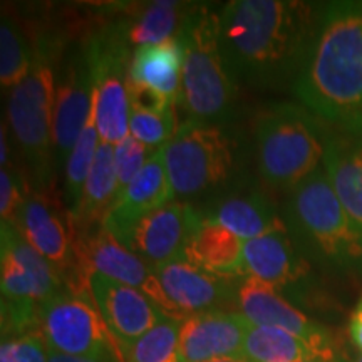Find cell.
I'll list each match as a JSON object with an SVG mask.
<instances>
[{
	"mask_svg": "<svg viewBox=\"0 0 362 362\" xmlns=\"http://www.w3.org/2000/svg\"><path fill=\"white\" fill-rule=\"evenodd\" d=\"M89 292L119 346L141 337L165 317L141 291L106 275L90 274Z\"/></svg>",
	"mask_w": 362,
	"mask_h": 362,
	"instance_id": "16",
	"label": "cell"
},
{
	"mask_svg": "<svg viewBox=\"0 0 362 362\" xmlns=\"http://www.w3.org/2000/svg\"><path fill=\"white\" fill-rule=\"evenodd\" d=\"M322 166L339 202L362 230V136L329 126Z\"/></svg>",
	"mask_w": 362,
	"mask_h": 362,
	"instance_id": "19",
	"label": "cell"
},
{
	"mask_svg": "<svg viewBox=\"0 0 362 362\" xmlns=\"http://www.w3.org/2000/svg\"><path fill=\"white\" fill-rule=\"evenodd\" d=\"M202 220L188 203L171 202L136 221L121 243L156 269L183 259L189 238Z\"/></svg>",
	"mask_w": 362,
	"mask_h": 362,
	"instance_id": "13",
	"label": "cell"
},
{
	"mask_svg": "<svg viewBox=\"0 0 362 362\" xmlns=\"http://www.w3.org/2000/svg\"><path fill=\"white\" fill-rule=\"evenodd\" d=\"M94 71L88 42L67 62L56 88L54 106V156L56 166L66 170L76 143L93 116Z\"/></svg>",
	"mask_w": 362,
	"mask_h": 362,
	"instance_id": "12",
	"label": "cell"
},
{
	"mask_svg": "<svg viewBox=\"0 0 362 362\" xmlns=\"http://www.w3.org/2000/svg\"><path fill=\"white\" fill-rule=\"evenodd\" d=\"M117 197V178L115 166V146L99 143L93 166H90L88 181L81 202L78 215L72 218L76 228L81 226L83 232H89L93 225L101 223L107 211L115 205Z\"/></svg>",
	"mask_w": 362,
	"mask_h": 362,
	"instance_id": "24",
	"label": "cell"
},
{
	"mask_svg": "<svg viewBox=\"0 0 362 362\" xmlns=\"http://www.w3.org/2000/svg\"><path fill=\"white\" fill-rule=\"evenodd\" d=\"M192 7L193 4L166 2V0L143 4L111 27L128 45V49L163 44L176 37Z\"/></svg>",
	"mask_w": 362,
	"mask_h": 362,
	"instance_id": "21",
	"label": "cell"
},
{
	"mask_svg": "<svg viewBox=\"0 0 362 362\" xmlns=\"http://www.w3.org/2000/svg\"><path fill=\"white\" fill-rule=\"evenodd\" d=\"M52 56L34 49L29 74L11 90L8 124L29 166L35 192H49L52 183L54 156V86Z\"/></svg>",
	"mask_w": 362,
	"mask_h": 362,
	"instance_id": "6",
	"label": "cell"
},
{
	"mask_svg": "<svg viewBox=\"0 0 362 362\" xmlns=\"http://www.w3.org/2000/svg\"><path fill=\"white\" fill-rule=\"evenodd\" d=\"M49 347L40 330L2 339L0 362H47Z\"/></svg>",
	"mask_w": 362,
	"mask_h": 362,
	"instance_id": "31",
	"label": "cell"
},
{
	"mask_svg": "<svg viewBox=\"0 0 362 362\" xmlns=\"http://www.w3.org/2000/svg\"><path fill=\"white\" fill-rule=\"evenodd\" d=\"M210 362H250V361L245 359L243 356H237V357H221V359H215Z\"/></svg>",
	"mask_w": 362,
	"mask_h": 362,
	"instance_id": "36",
	"label": "cell"
},
{
	"mask_svg": "<svg viewBox=\"0 0 362 362\" xmlns=\"http://www.w3.org/2000/svg\"><path fill=\"white\" fill-rule=\"evenodd\" d=\"M235 305L250 324L287 330L314 346L327 361L336 362L329 330L270 285L252 277H242L235 291Z\"/></svg>",
	"mask_w": 362,
	"mask_h": 362,
	"instance_id": "11",
	"label": "cell"
},
{
	"mask_svg": "<svg viewBox=\"0 0 362 362\" xmlns=\"http://www.w3.org/2000/svg\"><path fill=\"white\" fill-rule=\"evenodd\" d=\"M309 362H327V361H320V359H315V361H309Z\"/></svg>",
	"mask_w": 362,
	"mask_h": 362,
	"instance_id": "38",
	"label": "cell"
},
{
	"mask_svg": "<svg viewBox=\"0 0 362 362\" xmlns=\"http://www.w3.org/2000/svg\"><path fill=\"white\" fill-rule=\"evenodd\" d=\"M361 302H362V300H361Z\"/></svg>",
	"mask_w": 362,
	"mask_h": 362,
	"instance_id": "39",
	"label": "cell"
},
{
	"mask_svg": "<svg viewBox=\"0 0 362 362\" xmlns=\"http://www.w3.org/2000/svg\"><path fill=\"white\" fill-rule=\"evenodd\" d=\"M309 257L298 247L288 226L259 238L245 240L243 275L260 280L284 297L293 296L309 282Z\"/></svg>",
	"mask_w": 362,
	"mask_h": 362,
	"instance_id": "14",
	"label": "cell"
},
{
	"mask_svg": "<svg viewBox=\"0 0 362 362\" xmlns=\"http://www.w3.org/2000/svg\"><path fill=\"white\" fill-rule=\"evenodd\" d=\"M284 220L307 257L337 270L362 269V230L339 202L324 166L291 189Z\"/></svg>",
	"mask_w": 362,
	"mask_h": 362,
	"instance_id": "4",
	"label": "cell"
},
{
	"mask_svg": "<svg viewBox=\"0 0 362 362\" xmlns=\"http://www.w3.org/2000/svg\"><path fill=\"white\" fill-rule=\"evenodd\" d=\"M252 324L237 310H206L188 315L180 327V362H210L243 354Z\"/></svg>",
	"mask_w": 362,
	"mask_h": 362,
	"instance_id": "15",
	"label": "cell"
},
{
	"mask_svg": "<svg viewBox=\"0 0 362 362\" xmlns=\"http://www.w3.org/2000/svg\"><path fill=\"white\" fill-rule=\"evenodd\" d=\"M324 6L297 0H232L220 11V44L235 79L259 88L296 83Z\"/></svg>",
	"mask_w": 362,
	"mask_h": 362,
	"instance_id": "1",
	"label": "cell"
},
{
	"mask_svg": "<svg viewBox=\"0 0 362 362\" xmlns=\"http://www.w3.org/2000/svg\"><path fill=\"white\" fill-rule=\"evenodd\" d=\"M39 330L49 351L101 362H124L119 344L90 296L67 288L56 293L40 307Z\"/></svg>",
	"mask_w": 362,
	"mask_h": 362,
	"instance_id": "9",
	"label": "cell"
},
{
	"mask_svg": "<svg viewBox=\"0 0 362 362\" xmlns=\"http://www.w3.org/2000/svg\"><path fill=\"white\" fill-rule=\"evenodd\" d=\"M181 320L165 315L136 341L119 346L124 362H180Z\"/></svg>",
	"mask_w": 362,
	"mask_h": 362,
	"instance_id": "26",
	"label": "cell"
},
{
	"mask_svg": "<svg viewBox=\"0 0 362 362\" xmlns=\"http://www.w3.org/2000/svg\"><path fill=\"white\" fill-rule=\"evenodd\" d=\"M176 39L183 47L178 103L188 119L221 123L233 116L238 90L220 44V12L194 6Z\"/></svg>",
	"mask_w": 362,
	"mask_h": 362,
	"instance_id": "3",
	"label": "cell"
},
{
	"mask_svg": "<svg viewBox=\"0 0 362 362\" xmlns=\"http://www.w3.org/2000/svg\"><path fill=\"white\" fill-rule=\"evenodd\" d=\"M292 90L330 128L362 136V2L324 4Z\"/></svg>",
	"mask_w": 362,
	"mask_h": 362,
	"instance_id": "2",
	"label": "cell"
},
{
	"mask_svg": "<svg viewBox=\"0 0 362 362\" xmlns=\"http://www.w3.org/2000/svg\"><path fill=\"white\" fill-rule=\"evenodd\" d=\"M29 188L22 180V175L17 173L12 166L0 170V214L2 223L16 225L22 205L29 197Z\"/></svg>",
	"mask_w": 362,
	"mask_h": 362,
	"instance_id": "32",
	"label": "cell"
},
{
	"mask_svg": "<svg viewBox=\"0 0 362 362\" xmlns=\"http://www.w3.org/2000/svg\"><path fill=\"white\" fill-rule=\"evenodd\" d=\"M161 153L175 197H193L220 187L233 175L237 141L218 124L187 119Z\"/></svg>",
	"mask_w": 362,
	"mask_h": 362,
	"instance_id": "8",
	"label": "cell"
},
{
	"mask_svg": "<svg viewBox=\"0 0 362 362\" xmlns=\"http://www.w3.org/2000/svg\"><path fill=\"white\" fill-rule=\"evenodd\" d=\"M176 129L175 111L170 112H146L131 110L129 116V134L143 143L144 146L158 149L165 146L173 138Z\"/></svg>",
	"mask_w": 362,
	"mask_h": 362,
	"instance_id": "29",
	"label": "cell"
},
{
	"mask_svg": "<svg viewBox=\"0 0 362 362\" xmlns=\"http://www.w3.org/2000/svg\"><path fill=\"white\" fill-rule=\"evenodd\" d=\"M349 336L354 346L362 352V302L352 312L349 322Z\"/></svg>",
	"mask_w": 362,
	"mask_h": 362,
	"instance_id": "34",
	"label": "cell"
},
{
	"mask_svg": "<svg viewBox=\"0 0 362 362\" xmlns=\"http://www.w3.org/2000/svg\"><path fill=\"white\" fill-rule=\"evenodd\" d=\"M99 143H101L99 141V133L96 124H94V117L90 116L88 126L72 149L64 170V202L71 218H74L79 211L86 181H88Z\"/></svg>",
	"mask_w": 362,
	"mask_h": 362,
	"instance_id": "28",
	"label": "cell"
},
{
	"mask_svg": "<svg viewBox=\"0 0 362 362\" xmlns=\"http://www.w3.org/2000/svg\"><path fill=\"white\" fill-rule=\"evenodd\" d=\"M153 270L171 305L183 317L235 304L237 285L232 279L210 274L188 260H173Z\"/></svg>",
	"mask_w": 362,
	"mask_h": 362,
	"instance_id": "17",
	"label": "cell"
},
{
	"mask_svg": "<svg viewBox=\"0 0 362 362\" xmlns=\"http://www.w3.org/2000/svg\"><path fill=\"white\" fill-rule=\"evenodd\" d=\"M243 245L245 240L216 223L203 218L189 238L183 259L225 279H242L243 275Z\"/></svg>",
	"mask_w": 362,
	"mask_h": 362,
	"instance_id": "20",
	"label": "cell"
},
{
	"mask_svg": "<svg viewBox=\"0 0 362 362\" xmlns=\"http://www.w3.org/2000/svg\"><path fill=\"white\" fill-rule=\"evenodd\" d=\"M210 220L223 225L242 240L259 238L275 230L287 228V223L277 214L274 203L260 193L225 198L214 208Z\"/></svg>",
	"mask_w": 362,
	"mask_h": 362,
	"instance_id": "23",
	"label": "cell"
},
{
	"mask_svg": "<svg viewBox=\"0 0 362 362\" xmlns=\"http://www.w3.org/2000/svg\"><path fill=\"white\" fill-rule=\"evenodd\" d=\"M47 362H101V361L88 359V357L66 356V354H59V352L49 351V361Z\"/></svg>",
	"mask_w": 362,
	"mask_h": 362,
	"instance_id": "35",
	"label": "cell"
},
{
	"mask_svg": "<svg viewBox=\"0 0 362 362\" xmlns=\"http://www.w3.org/2000/svg\"><path fill=\"white\" fill-rule=\"evenodd\" d=\"M34 62V47L13 21L11 13L2 12L0 22V79L2 88H16L29 74Z\"/></svg>",
	"mask_w": 362,
	"mask_h": 362,
	"instance_id": "27",
	"label": "cell"
},
{
	"mask_svg": "<svg viewBox=\"0 0 362 362\" xmlns=\"http://www.w3.org/2000/svg\"><path fill=\"white\" fill-rule=\"evenodd\" d=\"M183 69V47L173 37L163 44L134 49L129 62V81L146 86L178 103Z\"/></svg>",
	"mask_w": 362,
	"mask_h": 362,
	"instance_id": "22",
	"label": "cell"
},
{
	"mask_svg": "<svg viewBox=\"0 0 362 362\" xmlns=\"http://www.w3.org/2000/svg\"><path fill=\"white\" fill-rule=\"evenodd\" d=\"M156 149H151L139 143L133 136H128L123 141L115 146V166H116V178H117V194L128 187L136 178V175L143 170L149 156ZM117 198V197H116Z\"/></svg>",
	"mask_w": 362,
	"mask_h": 362,
	"instance_id": "30",
	"label": "cell"
},
{
	"mask_svg": "<svg viewBox=\"0 0 362 362\" xmlns=\"http://www.w3.org/2000/svg\"><path fill=\"white\" fill-rule=\"evenodd\" d=\"M173 198L161 148H158L136 178L117 194L115 205L103 221V228L121 243L136 221L168 205Z\"/></svg>",
	"mask_w": 362,
	"mask_h": 362,
	"instance_id": "18",
	"label": "cell"
},
{
	"mask_svg": "<svg viewBox=\"0 0 362 362\" xmlns=\"http://www.w3.org/2000/svg\"><path fill=\"white\" fill-rule=\"evenodd\" d=\"M2 339L39 330L44 302L64 291L61 274L27 243L19 230L2 223Z\"/></svg>",
	"mask_w": 362,
	"mask_h": 362,
	"instance_id": "7",
	"label": "cell"
},
{
	"mask_svg": "<svg viewBox=\"0 0 362 362\" xmlns=\"http://www.w3.org/2000/svg\"><path fill=\"white\" fill-rule=\"evenodd\" d=\"M354 362H362V354H361V356H359V357H357V359H356V361H354Z\"/></svg>",
	"mask_w": 362,
	"mask_h": 362,
	"instance_id": "37",
	"label": "cell"
},
{
	"mask_svg": "<svg viewBox=\"0 0 362 362\" xmlns=\"http://www.w3.org/2000/svg\"><path fill=\"white\" fill-rule=\"evenodd\" d=\"M76 252H78L79 269L88 279L90 274L106 275L112 280L141 291L144 296L155 302L165 315L178 320L187 319L171 305L155 270L136 253L128 250L123 243L117 242L103 226L94 233L88 232L86 235V232H83L78 235Z\"/></svg>",
	"mask_w": 362,
	"mask_h": 362,
	"instance_id": "10",
	"label": "cell"
},
{
	"mask_svg": "<svg viewBox=\"0 0 362 362\" xmlns=\"http://www.w3.org/2000/svg\"><path fill=\"white\" fill-rule=\"evenodd\" d=\"M129 103L131 110L146 111V112H170L175 111L176 101L170 99L158 90L146 88V86L134 84L129 81Z\"/></svg>",
	"mask_w": 362,
	"mask_h": 362,
	"instance_id": "33",
	"label": "cell"
},
{
	"mask_svg": "<svg viewBox=\"0 0 362 362\" xmlns=\"http://www.w3.org/2000/svg\"><path fill=\"white\" fill-rule=\"evenodd\" d=\"M329 126L302 104L275 103L257 115L260 176L269 187L293 189L322 166Z\"/></svg>",
	"mask_w": 362,
	"mask_h": 362,
	"instance_id": "5",
	"label": "cell"
},
{
	"mask_svg": "<svg viewBox=\"0 0 362 362\" xmlns=\"http://www.w3.org/2000/svg\"><path fill=\"white\" fill-rule=\"evenodd\" d=\"M242 356L250 362L327 361L314 346H310L302 337L277 327L253 324L247 334L245 344H243Z\"/></svg>",
	"mask_w": 362,
	"mask_h": 362,
	"instance_id": "25",
	"label": "cell"
}]
</instances>
